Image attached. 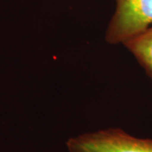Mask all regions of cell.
Here are the masks:
<instances>
[{"instance_id": "6da1fadb", "label": "cell", "mask_w": 152, "mask_h": 152, "mask_svg": "<svg viewBox=\"0 0 152 152\" xmlns=\"http://www.w3.org/2000/svg\"><path fill=\"white\" fill-rule=\"evenodd\" d=\"M66 148L69 152H152V139L110 128L71 137Z\"/></svg>"}, {"instance_id": "7a4b0ae2", "label": "cell", "mask_w": 152, "mask_h": 152, "mask_svg": "<svg viewBox=\"0 0 152 152\" xmlns=\"http://www.w3.org/2000/svg\"><path fill=\"white\" fill-rule=\"evenodd\" d=\"M115 11L106 31L109 44L126 43L152 26V0H115Z\"/></svg>"}, {"instance_id": "3957f363", "label": "cell", "mask_w": 152, "mask_h": 152, "mask_svg": "<svg viewBox=\"0 0 152 152\" xmlns=\"http://www.w3.org/2000/svg\"><path fill=\"white\" fill-rule=\"evenodd\" d=\"M124 45L152 79V26Z\"/></svg>"}]
</instances>
